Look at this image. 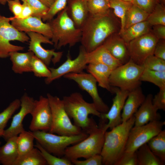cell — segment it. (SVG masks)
I'll use <instances>...</instances> for the list:
<instances>
[{
  "label": "cell",
  "mask_w": 165,
  "mask_h": 165,
  "mask_svg": "<svg viewBox=\"0 0 165 165\" xmlns=\"http://www.w3.org/2000/svg\"><path fill=\"white\" fill-rule=\"evenodd\" d=\"M151 31L159 39H165V26L158 25L153 26Z\"/></svg>",
  "instance_id": "681fc988"
},
{
  "label": "cell",
  "mask_w": 165,
  "mask_h": 165,
  "mask_svg": "<svg viewBox=\"0 0 165 165\" xmlns=\"http://www.w3.org/2000/svg\"><path fill=\"white\" fill-rule=\"evenodd\" d=\"M86 1L87 0H86Z\"/></svg>",
  "instance_id": "680465c9"
},
{
  "label": "cell",
  "mask_w": 165,
  "mask_h": 165,
  "mask_svg": "<svg viewBox=\"0 0 165 165\" xmlns=\"http://www.w3.org/2000/svg\"><path fill=\"white\" fill-rule=\"evenodd\" d=\"M17 136L9 138L6 143L0 146V163L3 165H13L19 154L16 145Z\"/></svg>",
  "instance_id": "484cf974"
},
{
  "label": "cell",
  "mask_w": 165,
  "mask_h": 165,
  "mask_svg": "<svg viewBox=\"0 0 165 165\" xmlns=\"http://www.w3.org/2000/svg\"><path fill=\"white\" fill-rule=\"evenodd\" d=\"M122 0L128 2H131L132 3L133 1V0Z\"/></svg>",
  "instance_id": "11a10c76"
},
{
  "label": "cell",
  "mask_w": 165,
  "mask_h": 165,
  "mask_svg": "<svg viewBox=\"0 0 165 165\" xmlns=\"http://www.w3.org/2000/svg\"><path fill=\"white\" fill-rule=\"evenodd\" d=\"M142 65L144 68L150 70L165 71V61L154 55L147 57L144 61Z\"/></svg>",
  "instance_id": "ab89813d"
},
{
  "label": "cell",
  "mask_w": 165,
  "mask_h": 165,
  "mask_svg": "<svg viewBox=\"0 0 165 165\" xmlns=\"http://www.w3.org/2000/svg\"><path fill=\"white\" fill-rule=\"evenodd\" d=\"M87 54V52L82 45L79 47L78 55L74 59H72L69 52L66 60L59 67L56 68H49L51 75L45 79V83L49 84L67 74L83 72L88 64Z\"/></svg>",
  "instance_id": "5bb4252c"
},
{
  "label": "cell",
  "mask_w": 165,
  "mask_h": 165,
  "mask_svg": "<svg viewBox=\"0 0 165 165\" xmlns=\"http://www.w3.org/2000/svg\"><path fill=\"white\" fill-rule=\"evenodd\" d=\"M72 164L75 165H102V158L101 154H97L91 156L83 160L78 159L71 160Z\"/></svg>",
  "instance_id": "f6af8a7d"
},
{
  "label": "cell",
  "mask_w": 165,
  "mask_h": 165,
  "mask_svg": "<svg viewBox=\"0 0 165 165\" xmlns=\"http://www.w3.org/2000/svg\"><path fill=\"white\" fill-rule=\"evenodd\" d=\"M7 3L10 11L14 15L13 17L16 18L20 14L22 9V4L20 0H9Z\"/></svg>",
  "instance_id": "7dc6e473"
},
{
  "label": "cell",
  "mask_w": 165,
  "mask_h": 165,
  "mask_svg": "<svg viewBox=\"0 0 165 165\" xmlns=\"http://www.w3.org/2000/svg\"><path fill=\"white\" fill-rule=\"evenodd\" d=\"M86 69L95 78L99 86L113 93L112 88L109 81L113 70L111 68L103 64L90 63L87 64Z\"/></svg>",
  "instance_id": "603a6c76"
},
{
  "label": "cell",
  "mask_w": 165,
  "mask_h": 165,
  "mask_svg": "<svg viewBox=\"0 0 165 165\" xmlns=\"http://www.w3.org/2000/svg\"><path fill=\"white\" fill-rule=\"evenodd\" d=\"M27 34L29 38V51L32 52L47 66L51 62L55 65L60 62L63 52H56L54 49H46L41 45L42 43L53 45L50 39L39 33L29 32Z\"/></svg>",
  "instance_id": "4fadbf2b"
},
{
  "label": "cell",
  "mask_w": 165,
  "mask_h": 165,
  "mask_svg": "<svg viewBox=\"0 0 165 165\" xmlns=\"http://www.w3.org/2000/svg\"><path fill=\"white\" fill-rule=\"evenodd\" d=\"M33 14V11L31 7L26 3L23 2L21 13L18 17L15 18L19 19H24L32 16Z\"/></svg>",
  "instance_id": "f907efd6"
},
{
  "label": "cell",
  "mask_w": 165,
  "mask_h": 165,
  "mask_svg": "<svg viewBox=\"0 0 165 165\" xmlns=\"http://www.w3.org/2000/svg\"><path fill=\"white\" fill-rule=\"evenodd\" d=\"M9 0H0V4L3 5H5Z\"/></svg>",
  "instance_id": "f5cc1de1"
},
{
  "label": "cell",
  "mask_w": 165,
  "mask_h": 165,
  "mask_svg": "<svg viewBox=\"0 0 165 165\" xmlns=\"http://www.w3.org/2000/svg\"><path fill=\"white\" fill-rule=\"evenodd\" d=\"M102 45L122 64L130 60L127 44L119 34H113L106 39Z\"/></svg>",
  "instance_id": "ffe728a7"
},
{
  "label": "cell",
  "mask_w": 165,
  "mask_h": 165,
  "mask_svg": "<svg viewBox=\"0 0 165 165\" xmlns=\"http://www.w3.org/2000/svg\"><path fill=\"white\" fill-rule=\"evenodd\" d=\"M134 115L110 130L106 131L105 140L101 153L103 164L115 165L124 152L129 133L134 125Z\"/></svg>",
  "instance_id": "3957f363"
},
{
  "label": "cell",
  "mask_w": 165,
  "mask_h": 165,
  "mask_svg": "<svg viewBox=\"0 0 165 165\" xmlns=\"http://www.w3.org/2000/svg\"><path fill=\"white\" fill-rule=\"evenodd\" d=\"M159 3V0H133V5L138 7L149 14L153 10Z\"/></svg>",
  "instance_id": "7bdbcfd3"
},
{
  "label": "cell",
  "mask_w": 165,
  "mask_h": 165,
  "mask_svg": "<svg viewBox=\"0 0 165 165\" xmlns=\"http://www.w3.org/2000/svg\"><path fill=\"white\" fill-rule=\"evenodd\" d=\"M29 131L36 141L45 149L59 157L64 156L67 147L81 141L89 135L84 131L79 134L71 136L57 135L40 130Z\"/></svg>",
  "instance_id": "8992f818"
},
{
  "label": "cell",
  "mask_w": 165,
  "mask_h": 165,
  "mask_svg": "<svg viewBox=\"0 0 165 165\" xmlns=\"http://www.w3.org/2000/svg\"><path fill=\"white\" fill-rule=\"evenodd\" d=\"M52 116V122L49 132L59 135L71 136L79 134L83 131L73 124L66 112L62 99L50 94H47Z\"/></svg>",
  "instance_id": "52a82bcc"
},
{
  "label": "cell",
  "mask_w": 165,
  "mask_h": 165,
  "mask_svg": "<svg viewBox=\"0 0 165 165\" xmlns=\"http://www.w3.org/2000/svg\"><path fill=\"white\" fill-rule=\"evenodd\" d=\"M146 20L151 26L158 25L165 26V6L158 3L149 14Z\"/></svg>",
  "instance_id": "74e56055"
},
{
  "label": "cell",
  "mask_w": 165,
  "mask_h": 165,
  "mask_svg": "<svg viewBox=\"0 0 165 165\" xmlns=\"http://www.w3.org/2000/svg\"><path fill=\"white\" fill-rule=\"evenodd\" d=\"M11 23L18 31L26 33L33 32L41 34L51 39L52 33L47 22L45 23L42 19L31 16L24 19H19L11 17Z\"/></svg>",
  "instance_id": "ac0fdd59"
},
{
  "label": "cell",
  "mask_w": 165,
  "mask_h": 165,
  "mask_svg": "<svg viewBox=\"0 0 165 165\" xmlns=\"http://www.w3.org/2000/svg\"><path fill=\"white\" fill-rule=\"evenodd\" d=\"M153 55L165 61V39H159L156 46Z\"/></svg>",
  "instance_id": "c3c4849f"
},
{
  "label": "cell",
  "mask_w": 165,
  "mask_h": 165,
  "mask_svg": "<svg viewBox=\"0 0 165 165\" xmlns=\"http://www.w3.org/2000/svg\"><path fill=\"white\" fill-rule=\"evenodd\" d=\"M27 4L33 11L32 16L42 19L47 13L49 8L39 0H21Z\"/></svg>",
  "instance_id": "60d3db41"
},
{
  "label": "cell",
  "mask_w": 165,
  "mask_h": 165,
  "mask_svg": "<svg viewBox=\"0 0 165 165\" xmlns=\"http://www.w3.org/2000/svg\"><path fill=\"white\" fill-rule=\"evenodd\" d=\"M153 154L163 162H165V130H162L147 143Z\"/></svg>",
  "instance_id": "f546056e"
},
{
  "label": "cell",
  "mask_w": 165,
  "mask_h": 165,
  "mask_svg": "<svg viewBox=\"0 0 165 165\" xmlns=\"http://www.w3.org/2000/svg\"><path fill=\"white\" fill-rule=\"evenodd\" d=\"M65 109L74 124L89 134L98 127L94 119L89 117L92 114L100 118L101 113L92 102L86 101L79 93L74 92L64 96L62 99Z\"/></svg>",
  "instance_id": "7a4b0ae2"
},
{
  "label": "cell",
  "mask_w": 165,
  "mask_h": 165,
  "mask_svg": "<svg viewBox=\"0 0 165 165\" xmlns=\"http://www.w3.org/2000/svg\"><path fill=\"white\" fill-rule=\"evenodd\" d=\"M35 138L31 133L25 130L20 133L16 139V145L19 155L28 152L34 147Z\"/></svg>",
  "instance_id": "836d02e7"
},
{
  "label": "cell",
  "mask_w": 165,
  "mask_h": 165,
  "mask_svg": "<svg viewBox=\"0 0 165 165\" xmlns=\"http://www.w3.org/2000/svg\"><path fill=\"white\" fill-rule=\"evenodd\" d=\"M66 79L76 82L82 90L90 96L97 109L101 113L107 112L109 109L108 105L100 96L97 87V82L90 74L83 71L79 73H71L63 76Z\"/></svg>",
  "instance_id": "7c38bea8"
},
{
  "label": "cell",
  "mask_w": 165,
  "mask_h": 165,
  "mask_svg": "<svg viewBox=\"0 0 165 165\" xmlns=\"http://www.w3.org/2000/svg\"><path fill=\"white\" fill-rule=\"evenodd\" d=\"M34 53L31 51L25 53L13 51L9 54L12 63V69L15 73L21 74L32 72L31 62Z\"/></svg>",
  "instance_id": "d4e9b609"
},
{
  "label": "cell",
  "mask_w": 165,
  "mask_h": 165,
  "mask_svg": "<svg viewBox=\"0 0 165 165\" xmlns=\"http://www.w3.org/2000/svg\"><path fill=\"white\" fill-rule=\"evenodd\" d=\"M153 95L149 94L134 115L135 121L134 127L146 124L151 122L160 120L161 117L152 103Z\"/></svg>",
  "instance_id": "d6986e66"
},
{
  "label": "cell",
  "mask_w": 165,
  "mask_h": 165,
  "mask_svg": "<svg viewBox=\"0 0 165 165\" xmlns=\"http://www.w3.org/2000/svg\"><path fill=\"white\" fill-rule=\"evenodd\" d=\"M140 80L141 82L152 83L159 89L165 88V71H153L144 68Z\"/></svg>",
  "instance_id": "d6a6232c"
},
{
  "label": "cell",
  "mask_w": 165,
  "mask_h": 165,
  "mask_svg": "<svg viewBox=\"0 0 165 165\" xmlns=\"http://www.w3.org/2000/svg\"><path fill=\"white\" fill-rule=\"evenodd\" d=\"M151 26L146 20L134 24L119 33L126 44L151 31Z\"/></svg>",
  "instance_id": "4316f807"
},
{
  "label": "cell",
  "mask_w": 165,
  "mask_h": 165,
  "mask_svg": "<svg viewBox=\"0 0 165 165\" xmlns=\"http://www.w3.org/2000/svg\"><path fill=\"white\" fill-rule=\"evenodd\" d=\"M20 100L21 108L20 111L13 117L10 126L5 130L2 135L6 141L11 137L17 136L25 130L23 121L27 115L31 114L33 109L35 100L26 93L22 96Z\"/></svg>",
  "instance_id": "2e32d148"
},
{
  "label": "cell",
  "mask_w": 165,
  "mask_h": 165,
  "mask_svg": "<svg viewBox=\"0 0 165 165\" xmlns=\"http://www.w3.org/2000/svg\"><path fill=\"white\" fill-rule=\"evenodd\" d=\"M1 144V141H0V145Z\"/></svg>",
  "instance_id": "9f6ffc18"
},
{
  "label": "cell",
  "mask_w": 165,
  "mask_h": 165,
  "mask_svg": "<svg viewBox=\"0 0 165 165\" xmlns=\"http://www.w3.org/2000/svg\"><path fill=\"white\" fill-rule=\"evenodd\" d=\"M81 29L80 42L87 53L102 45L117 30V24L111 12L102 16L89 15Z\"/></svg>",
  "instance_id": "6da1fadb"
},
{
  "label": "cell",
  "mask_w": 165,
  "mask_h": 165,
  "mask_svg": "<svg viewBox=\"0 0 165 165\" xmlns=\"http://www.w3.org/2000/svg\"><path fill=\"white\" fill-rule=\"evenodd\" d=\"M46 22L51 28V40L55 49L59 50L67 45L71 47L80 42L81 29L75 26L68 14L66 7L58 13L56 17Z\"/></svg>",
  "instance_id": "277c9868"
},
{
  "label": "cell",
  "mask_w": 165,
  "mask_h": 165,
  "mask_svg": "<svg viewBox=\"0 0 165 165\" xmlns=\"http://www.w3.org/2000/svg\"><path fill=\"white\" fill-rule=\"evenodd\" d=\"M1 16V15H0V16Z\"/></svg>",
  "instance_id": "6f0895ef"
},
{
  "label": "cell",
  "mask_w": 165,
  "mask_h": 165,
  "mask_svg": "<svg viewBox=\"0 0 165 165\" xmlns=\"http://www.w3.org/2000/svg\"><path fill=\"white\" fill-rule=\"evenodd\" d=\"M159 3L165 6V0H159Z\"/></svg>",
  "instance_id": "db71d44e"
},
{
  "label": "cell",
  "mask_w": 165,
  "mask_h": 165,
  "mask_svg": "<svg viewBox=\"0 0 165 165\" xmlns=\"http://www.w3.org/2000/svg\"><path fill=\"white\" fill-rule=\"evenodd\" d=\"M46 162L40 151L33 148L31 150L19 155L13 165H46Z\"/></svg>",
  "instance_id": "f1b7e54d"
},
{
  "label": "cell",
  "mask_w": 165,
  "mask_h": 165,
  "mask_svg": "<svg viewBox=\"0 0 165 165\" xmlns=\"http://www.w3.org/2000/svg\"><path fill=\"white\" fill-rule=\"evenodd\" d=\"M49 8L50 7L56 0H39Z\"/></svg>",
  "instance_id": "816d5d0a"
},
{
  "label": "cell",
  "mask_w": 165,
  "mask_h": 165,
  "mask_svg": "<svg viewBox=\"0 0 165 165\" xmlns=\"http://www.w3.org/2000/svg\"><path fill=\"white\" fill-rule=\"evenodd\" d=\"M106 122L100 118L98 128L83 140L67 147L64 157L71 160L80 158L85 159L95 155L100 154L104 142L105 133L107 130Z\"/></svg>",
  "instance_id": "5b68a950"
},
{
  "label": "cell",
  "mask_w": 165,
  "mask_h": 165,
  "mask_svg": "<svg viewBox=\"0 0 165 165\" xmlns=\"http://www.w3.org/2000/svg\"><path fill=\"white\" fill-rule=\"evenodd\" d=\"M68 14L75 26L81 29L89 15L86 0H67Z\"/></svg>",
  "instance_id": "7402d4cb"
},
{
  "label": "cell",
  "mask_w": 165,
  "mask_h": 165,
  "mask_svg": "<svg viewBox=\"0 0 165 165\" xmlns=\"http://www.w3.org/2000/svg\"><path fill=\"white\" fill-rule=\"evenodd\" d=\"M87 4L89 13L94 16H102L109 13V0H87Z\"/></svg>",
  "instance_id": "e575fe53"
},
{
  "label": "cell",
  "mask_w": 165,
  "mask_h": 165,
  "mask_svg": "<svg viewBox=\"0 0 165 165\" xmlns=\"http://www.w3.org/2000/svg\"><path fill=\"white\" fill-rule=\"evenodd\" d=\"M87 60L88 64H103L110 67L113 70L122 64L112 55L103 45L90 52H87Z\"/></svg>",
  "instance_id": "cb8c5ba5"
},
{
  "label": "cell",
  "mask_w": 165,
  "mask_h": 165,
  "mask_svg": "<svg viewBox=\"0 0 165 165\" xmlns=\"http://www.w3.org/2000/svg\"><path fill=\"white\" fill-rule=\"evenodd\" d=\"M149 14L133 5L126 13L124 30L134 24L146 20Z\"/></svg>",
  "instance_id": "1f68e13d"
},
{
  "label": "cell",
  "mask_w": 165,
  "mask_h": 165,
  "mask_svg": "<svg viewBox=\"0 0 165 165\" xmlns=\"http://www.w3.org/2000/svg\"><path fill=\"white\" fill-rule=\"evenodd\" d=\"M20 100L16 99L0 113V137H2L8 121L20 107Z\"/></svg>",
  "instance_id": "d590c367"
},
{
  "label": "cell",
  "mask_w": 165,
  "mask_h": 165,
  "mask_svg": "<svg viewBox=\"0 0 165 165\" xmlns=\"http://www.w3.org/2000/svg\"><path fill=\"white\" fill-rule=\"evenodd\" d=\"M115 165H138L136 152L130 153L124 152Z\"/></svg>",
  "instance_id": "ee69618b"
},
{
  "label": "cell",
  "mask_w": 165,
  "mask_h": 165,
  "mask_svg": "<svg viewBox=\"0 0 165 165\" xmlns=\"http://www.w3.org/2000/svg\"><path fill=\"white\" fill-rule=\"evenodd\" d=\"M142 65L130 60L112 70L109 78L111 86L130 91L140 86V77L144 70Z\"/></svg>",
  "instance_id": "ba28073f"
},
{
  "label": "cell",
  "mask_w": 165,
  "mask_h": 165,
  "mask_svg": "<svg viewBox=\"0 0 165 165\" xmlns=\"http://www.w3.org/2000/svg\"><path fill=\"white\" fill-rule=\"evenodd\" d=\"M113 93L116 95L113 99L112 105L107 112L101 113L99 118L108 121L106 124L107 129H111L122 123L121 112L129 92L117 87L113 88Z\"/></svg>",
  "instance_id": "e0dca14e"
},
{
  "label": "cell",
  "mask_w": 165,
  "mask_h": 165,
  "mask_svg": "<svg viewBox=\"0 0 165 165\" xmlns=\"http://www.w3.org/2000/svg\"><path fill=\"white\" fill-rule=\"evenodd\" d=\"M159 40L151 31L127 44L130 60L142 65L147 57L153 55Z\"/></svg>",
  "instance_id": "8fae6325"
},
{
  "label": "cell",
  "mask_w": 165,
  "mask_h": 165,
  "mask_svg": "<svg viewBox=\"0 0 165 165\" xmlns=\"http://www.w3.org/2000/svg\"><path fill=\"white\" fill-rule=\"evenodd\" d=\"M32 118L29 127L31 131H50L52 122V116L48 99L40 96L35 100L33 109L30 114Z\"/></svg>",
  "instance_id": "9a60e30c"
},
{
  "label": "cell",
  "mask_w": 165,
  "mask_h": 165,
  "mask_svg": "<svg viewBox=\"0 0 165 165\" xmlns=\"http://www.w3.org/2000/svg\"><path fill=\"white\" fill-rule=\"evenodd\" d=\"M145 98L140 86L129 92L121 113L122 122L127 121L134 115Z\"/></svg>",
  "instance_id": "44dd1931"
},
{
  "label": "cell",
  "mask_w": 165,
  "mask_h": 165,
  "mask_svg": "<svg viewBox=\"0 0 165 165\" xmlns=\"http://www.w3.org/2000/svg\"><path fill=\"white\" fill-rule=\"evenodd\" d=\"M165 124V121H155L144 125L133 126L129 133L124 152L133 153L157 134Z\"/></svg>",
  "instance_id": "30bf717a"
},
{
  "label": "cell",
  "mask_w": 165,
  "mask_h": 165,
  "mask_svg": "<svg viewBox=\"0 0 165 165\" xmlns=\"http://www.w3.org/2000/svg\"><path fill=\"white\" fill-rule=\"evenodd\" d=\"M152 103L157 110L165 111V88L160 89L159 92L153 97Z\"/></svg>",
  "instance_id": "bcb514c9"
},
{
  "label": "cell",
  "mask_w": 165,
  "mask_h": 165,
  "mask_svg": "<svg viewBox=\"0 0 165 165\" xmlns=\"http://www.w3.org/2000/svg\"><path fill=\"white\" fill-rule=\"evenodd\" d=\"M109 2L110 8L113 9L114 14L120 20L119 33L124 30L126 13L133 4L131 2L122 0H109Z\"/></svg>",
  "instance_id": "4dcf8cb0"
},
{
  "label": "cell",
  "mask_w": 165,
  "mask_h": 165,
  "mask_svg": "<svg viewBox=\"0 0 165 165\" xmlns=\"http://www.w3.org/2000/svg\"><path fill=\"white\" fill-rule=\"evenodd\" d=\"M67 2V0H56L49 8L46 14L42 18V21L47 22L52 19L58 13L66 8Z\"/></svg>",
  "instance_id": "b9f144b4"
},
{
  "label": "cell",
  "mask_w": 165,
  "mask_h": 165,
  "mask_svg": "<svg viewBox=\"0 0 165 165\" xmlns=\"http://www.w3.org/2000/svg\"><path fill=\"white\" fill-rule=\"evenodd\" d=\"M40 152L42 156L49 165H72L69 160L64 157L63 158L57 156L47 151L38 142L36 141L34 145Z\"/></svg>",
  "instance_id": "8d00e7d4"
},
{
  "label": "cell",
  "mask_w": 165,
  "mask_h": 165,
  "mask_svg": "<svg viewBox=\"0 0 165 165\" xmlns=\"http://www.w3.org/2000/svg\"><path fill=\"white\" fill-rule=\"evenodd\" d=\"M31 68L32 72L36 77L46 78L50 76L51 72L49 68L42 61L35 55L32 60Z\"/></svg>",
  "instance_id": "f35d334b"
},
{
  "label": "cell",
  "mask_w": 165,
  "mask_h": 165,
  "mask_svg": "<svg viewBox=\"0 0 165 165\" xmlns=\"http://www.w3.org/2000/svg\"><path fill=\"white\" fill-rule=\"evenodd\" d=\"M138 165H164V162L155 155L147 143L140 147L135 152Z\"/></svg>",
  "instance_id": "83f0119b"
},
{
  "label": "cell",
  "mask_w": 165,
  "mask_h": 165,
  "mask_svg": "<svg viewBox=\"0 0 165 165\" xmlns=\"http://www.w3.org/2000/svg\"><path fill=\"white\" fill-rule=\"evenodd\" d=\"M11 17L0 16V58H6L13 51L24 50V47L13 45L10 42L17 41L24 43L29 40L28 35L15 28L11 23Z\"/></svg>",
  "instance_id": "9c48e42d"
}]
</instances>
